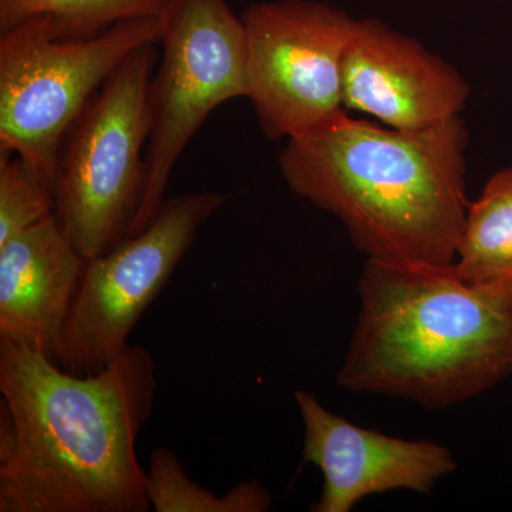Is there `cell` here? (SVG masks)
Instances as JSON below:
<instances>
[{"label":"cell","mask_w":512,"mask_h":512,"mask_svg":"<svg viewBox=\"0 0 512 512\" xmlns=\"http://www.w3.org/2000/svg\"><path fill=\"white\" fill-rule=\"evenodd\" d=\"M157 387L141 346L79 376L0 339V512L150 510L136 444Z\"/></svg>","instance_id":"1"},{"label":"cell","mask_w":512,"mask_h":512,"mask_svg":"<svg viewBox=\"0 0 512 512\" xmlns=\"http://www.w3.org/2000/svg\"><path fill=\"white\" fill-rule=\"evenodd\" d=\"M468 140L460 114L403 131L343 110L288 138L279 168L293 192L339 218L367 259L447 269L470 205Z\"/></svg>","instance_id":"2"},{"label":"cell","mask_w":512,"mask_h":512,"mask_svg":"<svg viewBox=\"0 0 512 512\" xmlns=\"http://www.w3.org/2000/svg\"><path fill=\"white\" fill-rule=\"evenodd\" d=\"M359 296L343 389L441 409L512 376V292L367 259Z\"/></svg>","instance_id":"3"},{"label":"cell","mask_w":512,"mask_h":512,"mask_svg":"<svg viewBox=\"0 0 512 512\" xmlns=\"http://www.w3.org/2000/svg\"><path fill=\"white\" fill-rule=\"evenodd\" d=\"M157 45L134 50L67 131L57 157L55 214L86 261L148 227V87Z\"/></svg>","instance_id":"4"},{"label":"cell","mask_w":512,"mask_h":512,"mask_svg":"<svg viewBox=\"0 0 512 512\" xmlns=\"http://www.w3.org/2000/svg\"><path fill=\"white\" fill-rule=\"evenodd\" d=\"M163 15L117 23L90 36H57L45 20L0 35V153L25 158L55 190L64 136L134 50L158 45Z\"/></svg>","instance_id":"5"},{"label":"cell","mask_w":512,"mask_h":512,"mask_svg":"<svg viewBox=\"0 0 512 512\" xmlns=\"http://www.w3.org/2000/svg\"><path fill=\"white\" fill-rule=\"evenodd\" d=\"M163 56L148 87L147 224L165 204L175 164L208 116L225 101L248 97L247 37L227 0H171Z\"/></svg>","instance_id":"6"},{"label":"cell","mask_w":512,"mask_h":512,"mask_svg":"<svg viewBox=\"0 0 512 512\" xmlns=\"http://www.w3.org/2000/svg\"><path fill=\"white\" fill-rule=\"evenodd\" d=\"M227 200L211 191L168 198L143 232L86 261L56 362L79 376L106 370L130 345L138 319L168 284L202 225Z\"/></svg>","instance_id":"7"},{"label":"cell","mask_w":512,"mask_h":512,"mask_svg":"<svg viewBox=\"0 0 512 512\" xmlns=\"http://www.w3.org/2000/svg\"><path fill=\"white\" fill-rule=\"evenodd\" d=\"M241 19L248 99L265 137L288 140L343 111V56L355 19L313 0L258 3Z\"/></svg>","instance_id":"8"},{"label":"cell","mask_w":512,"mask_h":512,"mask_svg":"<svg viewBox=\"0 0 512 512\" xmlns=\"http://www.w3.org/2000/svg\"><path fill=\"white\" fill-rule=\"evenodd\" d=\"M295 400L305 426L303 460L323 476L313 512H349L363 498L387 491L429 494L457 468L453 451L436 441L367 430L329 412L305 390H298Z\"/></svg>","instance_id":"9"},{"label":"cell","mask_w":512,"mask_h":512,"mask_svg":"<svg viewBox=\"0 0 512 512\" xmlns=\"http://www.w3.org/2000/svg\"><path fill=\"white\" fill-rule=\"evenodd\" d=\"M470 86L451 64L377 19L356 20L343 56V107L417 131L458 116Z\"/></svg>","instance_id":"10"},{"label":"cell","mask_w":512,"mask_h":512,"mask_svg":"<svg viewBox=\"0 0 512 512\" xmlns=\"http://www.w3.org/2000/svg\"><path fill=\"white\" fill-rule=\"evenodd\" d=\"M84 268L56 214L0 245V339L56 362Z\"/></svg>","instance_id":"11"},{"label":"cell","mask_w":512,"mask_h":512,"mask_svg":"<svg viewBox=\"0 0 512 512\" xmlns=\"http://www.w3.org/2000/svg\"><path fill=\"white\" fill-rule=\"evenodd\" d=\"M453 268L468 284L512 292V167L468 205Z\"/></svg>","instance_id":"12"},{"label":"cell","mask_w":512,"mask_h":512,"mask_svg":"<svg viewBox=\"0 0 512 512\" xmlns=\"http://www.w3.org/2000/svg\"><path fill=\"white\" fill-rule=\"evenodd\" d=\"M171 0H0V35L40 18L57 36H90L120 22L163 15Z\"/></svg>","instance_id":"13"},{"label":"cell","mask_w":512,"mask_h":512,"mask_svg":"<svg viewBox=\"0 0 512 512\" xmlns=\"http://www.w3.org/2000/svg\"><path fill=\"white\" fill-rule=\"evenodd\" d=\"M148 500L157 512H264L272 495L259 481H244L218 495L195 483L170 448H156L146 471Z\"/></svg>","instance_id":"14"},{"label":"cell","mask_w":512,"mask_h":512,"mask_svg":"<svg viewBox=\"0 0 512 512\" xmlns=\"http://www.w3.org/2000/svg\"><path fill=\"white\" fill-rule=\"evenodd\" d=\"M55 214V190L16 154L0 153V245Z\"/></svg>","instance_id":"15"}]
</instances>
